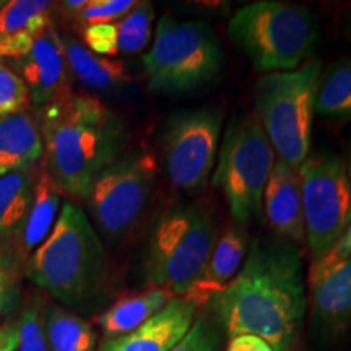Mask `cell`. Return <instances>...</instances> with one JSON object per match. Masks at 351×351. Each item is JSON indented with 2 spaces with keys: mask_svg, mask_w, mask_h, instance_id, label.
Instances as JSON below:
<instances>
[{
  "mask_svg": "<svg viewBox=\"0 0 351 351\" xmlns=\"http://www.w3.org/2000/svg\"><path fill=\"white\" fill-rule=\"evenodd\" d=\"M34 285L67 306H82L98 295L106 280V254L86 213L65 202L44 243L28 258Z\"/></svg>",
  "mask_w": 351,
  "mask_h": 351,
  "instance_id": "3",
  "label": "cell"
},
{
  "mask_svg": "<svg viewBox=\"0 0 351 351\" xmlns=\"http://www.w3.org/2000/svg\"><path fill=\"white\" fill-rule=\"evenodd\" d=\"M39 169L0 178V241L15 238L23 225L33 200Z\"/></svg>",
  "mask_w": 351,
  "mask_h": 351,
  "instance_id": "21",
  "label": "cell"
},
{
  "mask_svg": "<svg viewBox=\"0 0 351 351\" xmlns=\"http://www.w3.org/2000/svg\"><path fill=\"white\" fill-rule=\"evenodd\" d=\"M313 317L327 333L351 328V256H326L313 261L309 270Z\"/></svg>",
  "mask_w": 351,
  "mask_h": 351,
  "instance_id": "12",
  "label": "cell"
},
{
  "mask_svg": "<svg viewBox=\"0 0 351 351\" xmlns=\"http://www.w3.org/2000/svg\"><path fill=\"white\" fill-rule=\"evenodd\" d=\"M350 25H351V20H350Z\"/></svg>",
  "mask_w": 351,
  "mask_h": 351,
  "instance_id": "36",
  "label": "cell"
},
{
  "mask_svg": "<svg viewBox=\"0 0 351 351\" xmlns=\"http://www.w3.org/2000/svg\"><path fill=\"white\" fill-rule=\"evenodd\" d=\"M51 2L43 0H12L0 7V38L20 32L32 33L34 20L51 10Z\"/></svg>",
  "mask_w": 351,
  "mask_h": 351,
  "instance_id": "25",
  "label": "cell"
},
{
  "mask_svg": "<svg viewBox=\"0 0 351 351\" xmlns=\"http://www.w3.org/2000/svg\"><path fill=\"white\" fill-rule=\"evenodd\" d=\"M171 351H221V335L208 317L195 319L186 337Z\"/></svg>",
  "mask_w": 351,
  "mask_h": 351,
  "instance_id": "29",
  "label": "cell"
},
{
  "mask_svg": "<svg viewBox=\"0 0 351 351\" xmlns=\"http://www.w3.org/2000/svg\"><path fill=\"white\" fill-rule=\"evenodd\" d=\"M247 232L243 226H231L223 232L213 245L204 274L182 296L195 307L210 304L238 274L247 254Z\"/></svg>",
  "mask_w": 351,
  "mask_h": 351,
  "instance_id": "16",
  "label": "cell"
},
{
  "mask_svg": "<svg viewBox=\"0 0 351 351\" xmlns=\"http://www.w3.org/2000/svg\"><path fill=\"white\" fill-rule=\"evenodd\" d=\"M223 125L219 108L182 109L161 130L165 168L176 191L195 195L205 189L212 173Z\"/></svg>",
  "mask_w": 351,
  "mask_h": 351,
  "instance_id": "11",
  "label": "cell"
},
{
  "mask_svg": "<svg viewBox=\"0 0 351 351\" xmlns=\"http://www.w3.org/2000/svg\"><path fill=\"white\" fill-rule=\"evenodd\" d=\"M155 20V7L152 2H135L132 10L116 21L117 52L135 54L147 46L152 36V25Z\"/></svg>",
  "mask_w": 351,
  "mask_h": 351,
  "instance_id": "24",
  "label": "cell"
},
{
  "mask_svg": "<svg viewBox=\"0 0 351 351\" xmlns=\"http://www.w3.org/2000/svg\"><path fill=\"white\" fill-rule=\"evenodd\" d=\"M13 351H51L44 333L43 313L38 302L25 307L15 320V348Z\"/></svg>",
  "mask_w": 351,
  "mask_h": 351,
  "instance_id": "26",
  "label": "cell"
},
{
  "mask_svg": "<svg viewBox=\"0 0 351 351\" xmlns=\"http://www.w3.org/2000/svg\"><path fill=\"white\" fill-rule=\"evenodd\" d=\"M21 80L28 88L29 101L36 106H47L70 95L69 65L60 47L54 26L38 34L29 52L13 60Z\"/></svg>",
  "mask_w": 351,
  "mask_h": 351,
  "instance_id": "13",
  "label": "cell"
},
{
  "mask_svg": "<svg viewBox=\"0 0 351 351\" xmlns=\"http://www.w3.org/2000/svg\"><path fill=\"white\" fill-rule=\"evenodd\" d=\"M44 143L39 112L25 111L0 117V178L39 168Z\"/></svg>",
  "mask_w": 351,
  "mask_h": 351,
  "instance_id": "17",
  "label": "cell"
},
{
  "mask_svg": "<svg viewBox=\"0 0 351 351\" xmlns=\"http://www.w3.org/2000/svg\"><path fill=\"white\" fill-rule=\"evenodd\" d=\"M15 280H13V267L8 258L0 254V327L3 319L12 311L15 302Z\"/></svg>",
  "mask_w": 351,
  "mask_h": 351,
  "instance_id": "31",
  "label": "cell"
},
{
  "mask_svg": "<svg viewBox=\"0 0 351 351\" xmlns=\"http://www.w3.org/2000/svg\"><path fill=\"white\" fill-rule=\"evenodd\" d=\"M195 313L197 307L186 298H174L135 330L104 340L98 351H171L186 337Z\"/></svg>",
  "mask_w": 351,
  "mask_h": 351,
  "instance_id": "14",
  "label": "cell"
},
{
  "mask_svg": "<svg viewBox=\"0 0 351 351\" xmlns=\"http://www.w3.org/2000/svg\"><path fill=\"white\" fill-rule=\"evenodd\" d=\"M298 173L306 239L317 261L351 225V182L345 160L332 152L307 155Z\"/></svg>",
  "mask_w": 351,
  "mask_h": 351,
  "instance_id": "9",
  "label": "cell"
},
{
  "mask_svg": "<svg viewBox=\"0 0 351 351\" xmlns=\"http://www.w3.org/2000/svg\"><path fill=\"white\" fill-rule=\"evenodd\" d=\"M314 112L328 119L351 121V59L332 64L320 73Z\"/></svg>",
  "mask_w": 351,
  "mask_h": 351,
  "instance_id": "23",
  "label": "cell"
},
{
  "mask_svg": "<svg viewBox=\"0 0 351 351\" xmlns=\"http://www.w3.org/2000/svg\"><path fill=\"white\" fill-rule=\"evenodd\" d=\"M83 39L91 52L98 56H116L117 54V36L116 23H98L85 26Z\"/></svg>",
  "mask_w": 351,
  "mask_h": 351,
  "instance_id": "30",
  "label": "cell"
},
{
  "mask_svg": "<svg viewBox=\"0 0 351 351\" xmlns=\"http://www.w3.org/2000/svg\"><path fill=\"white\" fill-rule=\"evenodd\" d=\"M134 0H88L86 5L73 19L90 25L116 23L134 8Z\"/></svg>",
  "mask_w": 351,
  "mask_h": 351,
  "instance_id": "28",
  "label": "cell"
},
{
  "mask_svg": "<svg viewBox=\"0 0 351 351\" xmlns=\"http://www.w3.org/2000/svg\"><path fill=\"white\" fill-rule=\"evenodd\" d=\"M43 322L51 351H95L96 333L77 314L59 306H47Z\"/></svg>",
  "mask_w": 351,
  "mask_h": 351,
  "instance_id": "22",
  "label": "cell"
},
{
  "mask_svg": "<svg viewBox=\"0 0 351 351\" xmlns=\"http://www.w3.org/2000/svg\"><path fill=\"white\" fill-rule=\"evenodd\" d=\"M275 161L274 147L256 114L230 122L212 182L226 197L236 221L247 223L262 217L263 191Z\"/></svg>",
  "mask_w": 351,
  "mask_h": 351,
  "instance_id": "8",
  "label": "cell"
},
{
  "mask_svg": "<svg viewBox=\"0 0 351 351\" xmlns=\"http://www.w3.org/2000/svg\"><path fill=\"white\" fill-rule=\"evenodd\" d=\"M215 243L217 228L207 210L199 205L169 208L156 221L148 245L150 287L186 296L204 274Z\"/></svg>",
  "mask_w": 351,
  "mask_h": 351,
  "instance_id": "7",
  "label": "cell"
},
{
  "mask_svg": "<svg viewBox=\"0 0 351 351\" xmlns=\"http://www.w3.org/2000/svg\"><path fill=\"white\" fill-rule=\"evenodd\" d=\"M231 43L262 72H291L314 54L319 23L304 5L258 0L241 7L228 23Z\"/></svg>",
  "mask_w": 351,
  "mask_h": 351,
  "instance_id": "4",
  "label": "cell"
},
{
  "mask_svg": "<svg viewBox=\"0 0 351 351\" xmlns=\"http://www.w3.org/2000/svg\"><path fill=\"white\" fill-rule=\"evenodd\" d=\"M328 252L335 254V256H351V225Z\"/></svg>",
  "mask_w": 351,
  "mask_h": 351,
  "instance_id": "33",
  "label": "cell"
},
{
  "mask_svg": "<svg viewBox=\"0 0 351 351\" xmlns=\"http://www.w3.org/2000/svg\"><path fill=\"white\" fill-rule=\"evenodd\" d=\"M262 210L270 230L278 238L296 245L306 239L300 173L278 158L263 191Z\"/></svg>",
  "mask_w": 351,
  "mask_h": 351,
  "instance_id": "15",
  "label": "cell"
},
{
  "mask_svg": "<svg viewBox=\"0 0 351 351\" xmlns=\"http://www.w3.org/2000/svg\"><path fill=\"white\" fill-rule=\"evenodd\" d=\"M57 210H59V191L43 165L34 182L32 205L20 231L13 238V256L19 257L21 262L32 257V252L36 251L49 236L57 219Z\"/></svg>",
  "mask_w": 351,
  "mask_h": 351,
  "instance_id": "18",
  "label": "cell"
},
{
  "mask_svg": "<svg viewBox=\"0 0 351 351\" xmlns=\"http://www.w3.org/2000/svg\"><path fill=\"white\" fill-rule=\"evenodd\" d=\"M28 88L16 72L0 62V117L28 109Z\"/></svg>",
  "mask_w": 351,
  "mask_h": 351,
  "instance_id": "27",
  "label": "cell"
},
{
  "mask_svg": "<svg viewBox=\"0 0 351 351\" xmlns=\"http://www.w3.org/2000/svg\"><path fill=\"white\" fill-rule=\"evenodd\" d=\"M44 168L57 191L85 200L101 171L122 155L127 127L99 99L72 95L39 112Z\"/></svg>",
  "mask_w": 351,
  "mask_h": 351,
  "instance_id": "2",
  "label": "cell"
},
{
  "mask_svg": "<svg viewBox=\"0 0 351 351\" xmlns=\"http://www.w3.org/2000/svg\"><path fill=\"white\" fill-rule=\"evenodd\" d=\"M226 351H274L269 343L254 335H238L230 339Z\"/></svg>",
  "mask_w": 351,
  "mask_h": 351,
  "instance_id": "32",
  "label": "cell"
},
{
  "mask_svg": "<svg viewBox=\"0 0 351 351\" xmlns=\"http://www.w3.org/2000/svg\"><path fill=\"white\" fill-rule=\"evenodd\" d=\"M210 304L230 339L254 335L274 351H289L307 304L301 249L278 236L256 239L238 274Z\"/></svg>",
  "mask_w": 351,
  "mask_h": 351,
  "instance_id": "1",
  "label": "cell"
},
{
  "mask_svg": "<svg viewBox=\"0 0 351 351\" xmlns=\"http://www.w3.org/2000/svg\"><path fill=\"white\" fill-rule=\"evenodd\" d=\"M156 160L147 150H132L101 171L88 195L96 225L116 241L137 226L155 191Z\"/></svg>",
  "mask_w": 351,
  "mask_h": 351,
  "instance_id": "10",
  "label": "cell"
},
{
  "mask_svg": "<svg viewBox=\"0 0 351 351\" xmlns=\"http://www.w3.org/2000/svg\"><path fill=\"white\" fill-rule=\"evenodd\" d=\"M346 171H348V178L351 182V148H350V155H348V163H346Z\"/></svg>",
  "mask_w": 351,
  "mask_h": 351,
  "instance_id": "35",
  "label": "cell"
},
{
  "mask_svg": "<svg viewBox=\"0 0 351 351\" xmlns=\"http://www.w3.org/2000/svg\"><path fill=\"white\" fill-rule=\"evenodd\" d=\"M86 2L88 0H67V2L60 3V8H62L65 13H69V15L75 16L77 13L86 5Z\"/></svg>",
  "mask_w": 351,
  "mask_h": 351,
  "instance_id": "34",
  "label": "cell"
},
{
  "mask_svg": "<svg viewBox=\"0 0 351 351\" xmlns=\"http://www.w3.org/2000/svg\"><path fill=\"white\" fill-rule=\"evenodd\" d=\"M225 51L208 23L165 15L158 21L155 41L143 56L148 88L156 93H186L221 73Z\"/></svg>",
  "mask_w": 351,
  "mask_h": 351,
  "instance_id": "6",
  "label": "cell"
},
{
  "mask_svg": "<svg viewBox=\"0 0 351 351\" xmlns=\"http://www.w3.org/2000/svg\"><path fill=\"white\" fill-rule=\"evenodd\" d=\"M69 69L83 85L99 91L119 90L130 82L125 64L117 59L98 56L73 38L59 34Z\"/></svg>",
  "mask_w": 351,
  "mask_h": 351,
  "instance_id": "19",
  "label": "cell"
},
{
  "mask_svg": "<svg viewBox=\"0 0 351 351\" xmlns=\"http://www.w3.org/2000/svg\"><path fill=\"white\" fill-rule=\"evenodd\" d=\"M322 62L309 60L291 72L261 77L256 85V116L278 160L300 169L311 150L315 93Z\"/></svg>",
  "mask_w": 351,
  "mask_h": 351,
  "instance_id": "5",
  "label": "cell"
},
{
  "mask_svg": "<svg viewBox=\"0 0 351 351\" xmlns=\"http://www.w3.org/2000/svg\"><path fill=\"white\" fill-rule=\"evenodd\" d=\"M174 298L161 288H150L138 295L124 296L99 315L98 326L106 340L125 335L161 313Z\"/></svg>",
  "mask_w": 351,
  "mask_h": 351,
  "instance_id": "20",
  "label": "cell"
}]
</instances>
